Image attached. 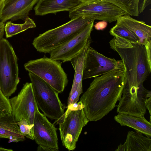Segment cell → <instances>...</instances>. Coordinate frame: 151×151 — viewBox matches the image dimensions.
I'll list each match as a JSON object with an SVG mask.
<instances>
[{"label": "cell", "instance_id": "1f68e13d", "mask_svg": "<svg viewBox=\"0 0 151 151\" xmlns=\"http://www.w3.org/2000/svg\"><path fill=\"white\" fill-rule=\"evenodd\" d=\"M13 151L11 149H7L0 147V151Z\"/></svg>", "mask_w": 151, "mask_h": 151}, {"label": "cell", "instance_id": "d6986e66", "mask_svg": "<svg viewBox=\"0 0 151 151\" xmlns=\"http://www.w3.org/2000/svg\"><path fill=\"white\" fill-rule=\"evenodd\" d=\"M91 42L90 38L81 51L70 60L75 72L73 83L69 94L73 93L80 85L82 84L83 72L85 59L87 50Z\"/></svg>", "mask_w": 151, "mask_h": 151}, {"label": "cell", "instance_id": "6da1fadb", "mask_svg": "<svg viewBox=\"0 0 151 151\" xmlns=\"http://www.w3.org/2000/svg\"><path fill=\"white\" fill-rule=\"evenodd\" d=\"M124 84V72L120 70L94 78L80 100L89 122L101 120L114 109Z\"/></svg>", "mask_w": 151, "mask_h": 151}, {"label": "cell", "instance_id": "e0dca14e", "mask_svg": "<svg viewBox=\"0 0 151 151\" xmlns=\"http://www.w3.org/2000/svg\"><path fill=\"white\" fill-rule=\"evenodd\" d=\"M0 138L9 139L10 142H17L25 139L12 113L0 118Z\"/></svg>", "mask_w": 151, "mask_h": 151}, {"label": "cell", "instance_id": "4fadbf2b", "mask_svg": "<svg viewBox=\"0 0 151 151\" xmlns=\"http://www.w3.org/2000/svg\"><path fill=\"white\" fill-rule=\"evenodd\" d=\"M39 0H4L0 10V22L25 20Z\"/></svg>", "mask_w": 151, "mask_h": 151}, {"label": "cell", "instance_id": "d4e9b609", "mask_svg": "<svg viewBox=\"0 0 151 151\" xmlns=\"http://www.w3.org/2000/svg\"><path fill=\"white\" fill-rule=\"evenodd\" d=\"M83 93L82 84L80 85L76 90L71 94H69L68 99L67 107L74 104L77 103L79 97Z\"/></svg>", "mask_w": 151, "mask_h": 151}, {"label": "cell", "instance_id": "2e32d148", "mask_svg": "<svg viewBox=\"0 0 151 151\" xmlns=\"http://www.w3.org/2000/svg\"><path fill=\"white\" fill-rule=\"evenodd\" d=\"M114 119L121 126H127L136 131L142 133L146 136L151 137V124L144 116L137 117L122 114H118Z\"/></svg>", "mask_w": 151, "mask_h": 151}, {"label": "cell", "instance_id": "d6a6232c", "mask_svg": "<svg viewBox=\"0 0 151 151\" xmlns=\"http://www.w3.org/2000/svg\"><path fill=\"white\" fill-rule=\"evenodd\" d=\"M4 0H0V10L2 6Z\"/></svg>", "mask_w": 151, "mask_h": 151}, {"label": "cell", "instance_id": "f1b7e54d", "mask_svg": "<svg viewBox=\"0 0 151 151\" xmlns=\"http://www.w3.org/2000/svg\"><path fill=\"white\" fill-rule=\"evenodd\" d=\"M5 24L0 22V40L3 38L4 32Z\"/></svg>", "mask_w": 151, "mask_h": 151}, {"label": "cell", "instance_id": "9a60e30c", "mask_svg": "<svg viewBox=\"0 0 151 151\" xmlns=\"http://www.w3.org/2000/svg\"><path fill=\"white\" fill-rule=\"evenodd\" d=\"M81 2L80 0H39L34 9L37 16L55 14L62 11L69 12Z\"/></svg>", "mask_w": 151, "mask_h": 151}, {"label": "cell", "instance_id": "7a4b0ae2", "mask_svg": "<svg viewBox=\"0 0 151 151\" xmlns=\"http://www.w3.org/2000/svg\"><path fill=\"white\" fill-rule=\"evenodd\" d=\"M110 47L120 56L124 67L125 84L123 90L142 89L144 82L151 72V64L145 47L116 36L110 40Z\"/></svg>", "mask_w": 151, "mask_h": 151}, {"label": "cell", "instance_id": "4dcf8cb0", "mask_svg": "<svg viewBox=\"0 0 151 151\" xmlns=\"http://www.w3.org/2000/svg\"><path fill=\"white\" fill-rule=\"evenodd\" d=\"M82 2H91L101 0H80Z\"/></svg>", "mask_w": 151, "mask_h": 151}, {"label": "cell", "instance_id": "277c9868", "mask_svg": "<svg viewBox=\"0 0 151 151\" xmlns=\"http://www.w3.org/2000/svg\"><path fill=\"white\" fill-rule=\"evenodd\" d=\"M80 101L67 107L65 112L54 124H58L61 140L68 150L75 149L83 128L89 122Z\"/></svg>", "mask_w": 151, "mask_h": 151}, {"label": "cell", "instance_id": "4316f807", "mask_svg": "<svg viewBox=\"0 0 151 151\" xmlns=\"http://www.w3.org/2000/svg\"><path fill=\"white\" fill-rule=\"evenodd\" d=\"M107 25L106 22L102 21L97 23L94 27L95 29L97 30H103L106 27Z\"/></svg>", "mask_w": 151, "mask_h": 151}, {"label": "cell", "instance_id": "30bf717a", "mask_svg": "<svg viewBox=\"0 0 151 151\" xmlns=\"http://www.w3.org/2000/svg\"><path fill=\"white\" fill-rule=\"evenodd\" d=\"M9 100L12 114L16 121H20L23 119L27 120L33 133L34 117L37 106L31 83L24 84L17 95Z\"/></svg>", "mask_w": 151, "mask_h": 151}, {"label": "cell", "instance_id": "ac0fdd59", "mask_svg": "<svg viewBox=\"0 0 151 151\" xmlns=\"http://www.w3.org/2000/svg\"><path fill=\"white\" fill-rule=\"evenodd\" d=\"M124 144L125 151H151V138L138 131L128 132Z\"/></svg>", "mask_w": 151, "mask_h": 151}, {"label": "cell", "instance_id": "603a6c76", "mask_svg": "<svg viewBox=\"0 0 151 151\" xmlns=\"http://www.w3.org/2000/svg\"><path fill=\"white\" fill-rule=\"evenodd\" d=\"M12 113V109L9 99L2 93L0 88V118Z\"/></svg>", "mask_w": 151, "mask_h": 151}, {"label": "cell", "instance_id": "5bb4252c", "mask_svg": "<svg viewBox=\"0 0 151 151\" xmlns=\"http://www.w3.org/2000/svg\"><path fill=\"white\" fill-rule=\"evenodd\" d=\"M125 27L138 37L139 43L145 45L148 57L151 56V27L142 21L135 19L125 14L116 21V24Z\"/></svg>", "mask_w": 151, "mask_h": 151}, {"label": "cell", "instance_id": "ffe728a7", "mask_svg": "<svg viewBox=\"0 0 151 151\" xmlns=\"http://www.w3.org/2000/svg\"><path fill=\"white\" fill-rule=\"evenodd\" d=\"M22 24H16L11 21L6 22L5 25L4 31L6 38L10 37L27 29L36 27L34 21L28 16Z\"/></svg>", "mask_w": 151, "mask_h": 151}, {"label": "cell", "instance_id": "f546056e", "mask_svg": "<svg viewBox=\"0 0 151 151\" xmlns=\"http://www.w3.org/2000/svg\"><path fill=\"white\" fill-rule=\"evenodd\" d=\"M116 151H125V148L124 145L121 144L115 150Z\"/></svg>", "mask_w": 151, "mask_h": 151}, {"label": "cell", "instance_id": "44dd1931", "mask_svg": "<svg viewBox=\"0 0 151 151\" xmlns=\"http://www.w3.org/2000/svg\"><path fill=\"white\" fill-rule=\"evenodd\" d=\"M112 3L125 13L130 16L137 17L139 15V6L140 0H101Z\"/></svg>", "mask_w": 151, "mask_h": 151}, {"label": "cell", "instance_id": "9c48e42d", "mask_svg": "<svg viewBox=\"0 0 151 151\" xmlns=\"http://www.w3.org/2000/svg\"><path fill=\"white\" fill-rule=\"evenodd\" d=\"M115 69L124 72L122 60H116L101 54L90 46L87 52L83 68L82 80L96 78Z\"/></svg>", "mask_w": 151, "mask_h": 151}, {"label": "cell", "instance_id": "7402d4cb", "mask_svg": "<svg viewBox=\"0 0 151 151\" xmlns=\"http://www.w3.org/2000/svg\"><path fill=\"white\" fill-rule=\"evenodd\" d=\"M109 33L113 37H119L132 42L139 43V39L138 37L132 31L125 27L116 24L111 29Z\"/></svg>", "mask_w": 151, "mask_h": 151}, {"label": "cell", "instance_id": "8992f818", "mask_svg": "<svg viewBox=\"0 0 151 151\" xmlns=\"http://www.w3.org/2000/svg\"><path fill=\"white\" fill-rule=\"evenodd\" d=\"M19 82L17 59L8 40H0V88L8 99L14 93Z\"/></svg>", "mask_w": 151, "mask_h": 151}, {"label": "cell", "instance_id": "8fae6325", "mask_svg": "<svg viewBox=\"0 0 151 151\" xmlns=\"http://www.w3.org/2000/svg\"><path fill=\"white\" fill-rule=\"evenodd\" d=\"M55 125L51 123L37 107L35 113L33 127L34 140L38 145L52 151L58 150V139Z\"/></svg>", "mask_w": 151, "mask_h": 151}, {"label": "cell", "instance_id": "3957f363", "mask_svg": "<svg viewBox=\"0 0 151 151\" xmlns=\"http://www.w3.org/2000/svg\"><path fill=\"white\" fill-rule=\"evenodd\" d=\"M94 20L86 17L71 19L63 24L40 34L34 38L32 45L37 51L49 53L75 37Z\"/></svg>", "mask_w": 151, "mask_h": 151}, {"label": "cell", "instance_id": "5b68a950", "mask_svg": "<svg viewBox=\"0 0 151 151\" xmlns=\"http://www.w3.org/2000/svg\"><path fill=\"white\" fill-rule=\"evenodd\" d=\"M28 75L38 109L50 119H58L64 114L65 108L59 97V93L39 77L29 72Z\"/></svg>", "mask_w": 151, "mask_h": 151}, {"label": "cell", "instance_id": "83f0119b", "mask_svg": "<svg viewBox=\"0 0 151 151\" xmlns=\"http://www.w3.org/2000/svg\"><path fill=\"white\" fill-rule=\"evenodd\" d=\"M145 105L146 109L149 111L150 116L151 113V96L147 99L145 102Z\"/></svg>", "mask_w": 151, "mask_h": 151}, {"label": "cell", "instance_id": "52a82bcc", "mask_svg": "<svg viewBox=\"0 0 151 151\" xmlns=\"http://www.w3.org/2000/svg\"><path fill=\"white\" fill-rule=\"evenodd\" d=\"M62 63L45 57L30 60L24 67L29 72L39 77L58 93H62L67 86L68 80L67 74L61 66Z\"/></svg>", "mask_w": 151, "mask_h": 151}, {"label": "cell", "instance_id": "cb8c5ba5", "mask_svg": "<svg viewBox=\"0 0 151 151\" xmlns=\"http://www.w3.org/2000/svg\"><path fill=\"white\" fill-rule=\"evenodd\" d=\"M19 126L21 133L26 137L32 140H34L32 131L27 120L22 119L19 121L16 122Z\"/></svg>", "mask_w": 151, "mask_h": 151}, {"label": "cell", "instance_id": "484cf974", "mask_svg": "<svg viewBox=\"0 0 151 151\" xmlns=\"http://www.w3.org/2000/svg\"><path fill=\"white\" fill-rule=\"evenodd\" d=\"M151 0H140L139 6V14L142 13L145 8L151 4Z\"/></svg>", "mask_w": 151, "mask_h": 151}, {"label": "cell", "instance_id": "7c38bea8", "mask_svg": "<svg viewBox=\"0 0 151 151\" xmlns=\"http://www.w3.org/2000/svg\"><path fill=\"white\" fill-rule=\"evenodd\" d=\"M94 22L87 26L73 39L51 51L49 53L50 58L62 61L63 63L70 61L81 51L91 38Z\"/></svg>", "mask_w": 151, "mask_h": 151}, {"label": "cell", "instance_id": "ba28073f", "mask_svg": "<svg viewBox=\"0 0 151 151\" xmlns=\"http://www.w3.org/2000/svg\"><path fill=\"white\" fill-rule=\"evenodd\" d=\"M125 14L124 12L116 5L103 0L82 2L69 12V17L71 19L86 17L109 23L116 21Z\"/></svg>", "mask_w": 151, "mask_h": 151}]
</instances>
